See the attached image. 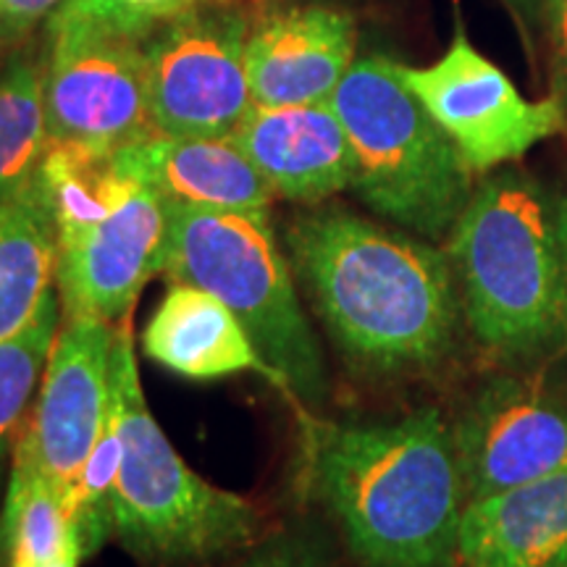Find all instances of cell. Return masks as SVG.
I'll use <instances>...</instances> for the list:
<instances>
[{
	"mask_svg": "<svg viewBox=\"0 0 567 567\" xmlns=\"http://www.w3.org/2000/svg\"><path fill=\"white\" fill-rule=\"evenodd\" d=\"M284 252L352 365L423 373L455 352L463 302L446 250L329 205L289 221Z\"/></svg>",
	"mask_w": 567,
	"mask_h": 567,
	"instance_id": "1",
	"label": "cell"
},
{
	"mask_svg": "<svg viewBox=\"0 0 567 567\" xmlns=\"http://www.w3.org/2000/svg\"><path fill=\"white\" fill-rule=\"evenodd\" d=\"M302 484L365 567H455L465 488L439 410L389 423L302 415Z\"/></svg>",
	"mask_w": 567,
	"mask_h": 567,
	"instance_id": "2",
	"label": "cell"
},
{
	"mask_svg": "<svg viewBox=\"0 0 567 567\" xmlns=\"http://www.w3.org/2000/svg\"><path fill=\"white\" fill-rule=\"evenodd\" d=\"M463 318L509 360L567 350V195L534 174L499 172L473 189L446 234Z\"/></svg>",
	"mask_w": 567,
	"mask_h": 567,
	"instance_id": "3",
	"label": "cell"
},
{
	"mask_svg": "<svg viewBox=\"0 0 567 567\" xmlns=\"http://www.w3.org/2000/svg\"><path fill=\"white\" fill-rule=\"evenodd\" d=\"M161 274L218 297L274 371L276 386L302 408L323 405L329 394L323 350L268 210L168 205Z\"/></svg>",
	"mask_w": 567,
	"mask_h": 567,
	"instance_id": "4",
	"label": "cell"
},
{
	"mask_svg": "<svg viewBox=\"0 0 567 567\" xmlns=\"http://www.w3.org/2000/svg\"><path fill=\"white\" fill-rule=\"evenodd\" d=\"M111 381L122 402V467L113 488V534L142 563L203 565L252 547L260 513L179 457L151 413L134 352L132 313L116 323Z\"/></svg>",
	"mask_w": 567,
	"mask_h": 567,
	"instance_id": "5",
	"label": "cell"
},
{
	"mask_svg": "<svg viewBox=\"0 0 567 567\" xmlns=\"http://www.w3.org/2000/svg\"><path fill=\"white\" fill-rule=\"evenodd\" d=\"M354 155L352 193L402 229L439 239L465 210L473 172L386 55L354 61L331 95Z\"/></svg>",
	"mask_w": 567,
	"mask_h": 567,
	"instance_id": "6",
	"label": "cell"
},
{
	"mask_svg": "<svg viewBox=\"0 0 567 567\" xmlns=\"http://www.w3.org/2000/svg\"><path fill=\"white\" fill-rule=\"evenodd\" d=\"M45 66L51 142L118 151L155 132L142 40L53 13Z\"/></svg>",
	"mask_w": 567,
	"mask_h": 567,
	"instance_id": "7",
	"label": "cell"
},
{
	"mask_svg": "<svg viewBox=\"0 0 567 567\" xmlns=\"http://www.w3.org/2000/svg\"><path fill=\"white\" fill-rule=\"evenodd\" d=\"M247 21L239 13L189 11L145 45L147 101L155 132L231 137L252 109Z\"/></svg>",
	"mask_w": 567,
	"mask_h": 567,
	"instance_id": "8",
	"label": "cell"
},
{
	"mask_svg": "<svg viewBox=\"0 0 567 567\" xmlns=\"http://www.w3.org/2000/svg\"><path fill=\"white\" fill-rule=\"evenodd\" d=\"M400 76L457 145L471 172H492L520 161L538 142L567 130L557 97L528 101L499 66L455 34L450 51L431 66H405Z\"/></svg>",
	"mask_w": 567,
	"mask_h": 567,
	"instance_id": "9",
	"label": "cell"
},
{
	"mask_svg": "<svg viewBox=\"0 0 567 567\" xmlns=\"http://www.w3.org/2000/svg\"><path fill=\"white\" fill-rule=\"evenodd\" d=\"M55 231V292L63 318L118 323L134 310L142 287L163 271L168 205L132 176L116 200Z\"/></svg>",
	"mask_w": 567,
	"mask_h": 567,
	"instance_id": "10",
	"label": "cell"
},
{
	"mask_svg": "<svg viewBox=\"0 0 567 567\" xmlns=\"http://www.w3.org/2000/svg\"><path fill=\"white\" fill-rule=\"evenodd\" d=\"M465 502L567 467V400L544 384L499 375L467 402L452 429Z\"/></svg>",
	"mask_w": 567,
	"mask_h": 567,
	"instance_id": "11",
	"label": "cell"
},
{
	"mask_svg": "<svg viewBox=\"0 0 567 567\" xmlns=\"http://www.w3.org/2000/svg\"><path fill=\"white\" fill-rule=\"evenodd\" d=\"M113 337L116 323L103 318H63L38 400L19 429L17 444L66 494L109 415Z\"/></svg>",
	"mask_w": 567,
	"mask_h": 567,
	"instance_id": "12",
	"label": "cell"
},
{
	"mask_svg": "<svg viewBox=\"0 0 567 567\" xmlns=\"http://www.w3.org/2000/svg\"><path fill=\"white\" fill-rule=\"evenodd\" d=\"M354 21L323 6L279 11L247 34L255 105L329 103L354 63Z\"/></svg>",
	"mask_w": 567,
	"mask_h": 567,
	"instance_id": "13",
	"label": "cell"
},
{
	"mask_svg": "<svg viewBox=\"0 0 567 567\" xmlns=\"http://www.w3.org/2000/svg\"><path fill=\"white\" fill-rule=\"evenodd\" d=\"M231 137L287 200L316 205L352 187V145L331 103L252 105Z\"/></svg>",
	"mask_w": 567,
	"mask_h": 567,
	"instance_id": "14",
	"label": "cell"
},
{
	"mask_svg": "<svg viewBox=\"0 0 567 567\" xmlns=\"http://www.w3.org/2000/svg\"><path fill=\"white\" fill-rule=\"evenodd\" d=\"M134 179L168 205L268 210L276 193L234 137H172L151 132L116 151Z\"/></svg>",
	"mask_w": 567,
	"mask_h": 567,
	"instance_id": "15",
	"label": "cell"
},
{
	"mask_svg": "<svg viewBox=\"0 0 567 567\" xmlns=\"http://www.w3.org/2000/svg\"><path fill=\"white\" fill-rule=\"evenodd\" d=\"M457 557L465 567H567V467L467 502Z\"/></svg>",
	"mask_w": 567,
	"mask_h": 567,
	"instance_id": "16",
	"label": "cell"
},
{
	"mask_svg": "<svg viewBox=\"0 0 567 567\" xmlns=\"http://www.w3.org/2000/svg\"><path fill=\"white\" fill-rule=\"evenodd\" d=\"M142 350L184 379L210 381L250 371L276 384L243 323L218 297L193 284H172L142 331Z\"/></svg>",
	"mask_w": 567,
	"mask_h": 567,
	"instance_id": "17",
	"label": "cell"
},
{
	"mask_svg": "<svg viewBox=\"0 0 567 567\" xmlns=\"http://www.w3.org/2000/svg\"><path fill=\"white\" fill-rule=\"evenodd\" d=\"M59 231L40 174L0 203V342L17 334L38 313L55 287Z\"/></svg>",
	"mask_w": 567,
	"mask_h": 567,
	"instance_id": "18",
	"label": "cell"
},
{
	"mask_svg": "<svg viewBox=\"0 0 567 567\" xmlns=\"http://www.w3.org/2000/svg\"><path fill=\"white\" fill-rule=\"evenodd\" d=\"M48 147L45 66L19 53L0 66V203L38 179Z\"/></svg>",
	"mask_w": 567,
	"mask_h": 567,
	"instance_id": "19",
	"label": "cell"
},
{
	"mask_svg": "<svg viewBox=\"0 0 567 567\" xmlns=\"http://www.w3.org/2000/svg\"><path fill=\"white\" fill-rule=\"evenodd\" d=\"M63 313L55 287L42 297L38 313L17 334L0 342V492L6 460L13 455L19 429L30 413V402L40 389L42 371L59 337Z\"/></svg>",
	"mask_w": 567,
	"mask_h": 567,
	"instance_id": "20",
	"label": "cell"
},
{
	"mask_svg": "<svg viewBox=\"0 0 567 567\" xmlns=\"http://www.w3.org/2000/svg\"><path fill=\"white\" fill-rule=\"evenodd\" d=\"M122 402L111 381V408L80 476L69 486V515L87 555H95L113 534V488L122 467Z\"/></svg>",
	"mask_w": 567,
	"mask_h": 567,
	"instance_id": "21",
	"label": "cell"
},
{
	"mask_svg": "<svg viewBox=\"0 0 567 567\" xmlns=\"http://www.w3.org/2000/svg\"><path fill=\"white\" fill-rule=\"evenodd\" d=\"M197 6L200 0H63L55 13L97 30L142 40L168 21L195 11Z\"/></svg>",
	"mask_w": 567,
	"mask_h": 567,
	"instance_id": "22",
	"label": "cell"
},
{
	"mask_svg": "<svg viewBox=\"0 0 567 567\" xmlns=\"http://www.w3.org/2000/svg\"><path fill=\"white\" fill-rule=\"evenodd\" d=\"M239 567H329L316 542L305 534H281L266 536L264 542H255L247 547V557Z\"/></svg>",
	"mask_w": 567,
	"mask_h": 567,
	"instance_id": "23",
	"label": "cell"
},
{
	"mask_svg": "<svg viewBox=\"0 0 567 567\" xmlns=\"http://www.w3.org/2000/svg\"><path fill=\"white\" fill-rule=\"evenodd\" d=\"M542 13L549 40L551 84H555V97L567 118V0H542Z\"/></svg>",
	"mask_w": 567,
	"mask_h": 567,
	"instance_id": "24",
	"label": "cell"
},
{
	"mask_svg": "<svg viewBox=\"0 0 567 567\" xmlns=\"http://www.w3.org/2000/svg\"><path fill=\"white\" fill-rule=\"evenodd\" d=\"M63 0H0V45L24 38L42 19H51Z\"/></svg>",
	"mask_w": 567,
	"mask_h": 567,
	"instance_id": "25",
	"label": "cell"
},
{
	"mask_svg": "<svg viewBox=\"0 0 567 567\" xmlns=\"http://www.w3.org/2000/svg\"><path fill=\"white\" fill-rule=\"evenodd\" d=\"M84 557H90V555H87V549H84V542H82L80 530H76L74 523H71L66 547H63L61 555L55 557L51 565H45V567H80Z\"/></svg>",
	"mask_w": 567,
	"mask_h": 567,
	"instance_id": "26",
	"label": "cell"
},
{
	"mask_svg": "<svg viewBox=\"0 0 567 567\" xmlns=\"http://www.w3.org/2000/svg\"><path fill=\"white\" fill-rule=\"evenodd\" d=\"M509 3H513L515 9H520L523 13H530V11L536 9V3H538V0H509Z\"/></svg>",
	"mask_w": 567,
	"mask_h": 567,
	"instance_id": "27",
	"label": "cell"
}]
</instances>
